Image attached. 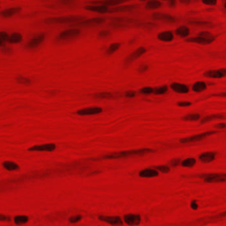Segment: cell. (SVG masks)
<instances>
[{
    "instance_id": "obj_14",
    "label": "cell",
    "mask_w": 226,
    "mask_h": 226,
    "mask_svg": "<svg viewBox=\"0 0 226 226\" xmlns=\"http://www.w3.org/2000/svg\"><path fill=\"white\" fill-rule=\"evenodd\" d=\"M23 40V37H22L21 34L20 33H15L12 34L10 37H8V42L9 43H20L21 40Z\"/></svg>"
},
{
    "instance_id": "obj_18",
    "label": "cell",
    "mask_w": 226,
    "mask_h": 226,
    "mask_svg": "<svg viewBox=\"0 0 226 226\" xmlns=\"http://www.w3.org/2000/svg\"><path fill=\"white\" fill-rule=\"evenodd\" d=\"M44 38H45V35H44V34L43 35L41 34V35H39L38 37H35L34 39L31 40L29 42V46L31 47V48H33V47H34L40 45V44L43 42Z\"/></svg>"
},
{
    "instance_id": "obj_2",
    "label": "cell",
    "mask_w": 226,
    "mask_h": 226,
    "mask_svg": "<svg viewBox=\"0 0 226 226\" xmlns=\"http://www.w3.org/2000/svg\"><path fill=\"white\" fill-rule=\"evenodd\" d=\"M56 149L55 144L49 143L42 145H34L29 148L31 151H52Z\"/></svg>"
},
{
    "instance_id": "obj_26",
    "label": "cell",
    "mask_w": 226,
    "mask_h": 226,
    "mask_svg": "<svg viewBox=\"0 0 226 226\" xmlns=\"http://www.w3.org/2000/svg\"><path fill=\"white\" fill-rule=\"evenodd\" d=\"M200 117V115L197 114H188L186 117H184L185 120H198Z\"/></svg>"
},
{
    "instance_id": "obj_4",
    "label": "cell",
    "mask_w": 226,
    "mask_h": 226,
    "mask_svg": "<svg viewBox=\"0 0 226 226\" xmlns=\"http://www.w3.org/2000/svg\"><path fill=\"white\" fill-rule=\"evenodd\" d=\"M124 221L129 225L133 226L139 224L141 217L138 214H127L124 216Z\"/></svg>"
},
{
    "instance_id": "obj_24",
    "label": "cell",
    "mask_w": 226,
    "mask_h": 226,
    "mask_svg": "<svg viewBox=\"0 0 226 226\" xmlns=\"http://www.w3.org/2000/svg\"><path fill=\"white\" fill-rule=\"evenodd\" d=\"M9 35L5 32H0V46H3L5 44V41L8 39Z\"/></svg>"
},
{
    "instance_id": "obj_16",
    "label": "cell",
    "mask_w": 226,
    "mask_h": 226,
    "mask_svg": "<svg viewBox=\"0 0 226 226\" xmlns=\"http://www.w3.org/2000/svg\"><path fill=\"white\" fill-rule=\"evenodd\" d=\"M29 222V217L26 216H17L14 218V222L18 225H24Z\"/></svg>"
},
{
    "instance_id": "obj_29",
    "label": "cell",
    "mask_w": 226,
    "mask_h": 226,
    "mask_svg": "<svg viewBox=\"0 0 226 226\" xmlns=\"http://www.w3.org/2000/svg\"><path fill=\"white\" fill-rule=\"evenodd\" d=\"M216 117H222V116L220 115H210V116H207L205 118H204L202 120V123H204V122H208L210 120H212L213 118H216Z\"/></svg>"
},
{
    "instance_id": "obj_9",
    "label": "cell",
    "mask_w": 226,
    "mask_h": 226,
    "mask_svg": "<svg viewBox=\"0 0 226 226\" xmlns=\"http://www.w3.org/2000/svg\"><path fill=\"white\" fill-rule=\"evenodd\" d=\"M157 38L162 41H171L174 39V36L170 31H165L159 33L157 35Z\"/></svg>"
},
{
    "instance_id": "obj_32",
    "label": "cell",
    "mask_w": 226,
    "mask_h": 226,
    "mask_svg": "<svg viewBox=\"0 0 226 226\" xmlns=\"http://www.w3.org/2000/svg\"><path fill=\"white\" fill-rule=\"evenodd\" d=\"M112 94L111 93L109 92H102V93H99L98 94V98H109V97H112Z\"/></svg>"
},
{
    "instance_id": "obj_39",
    "label": "cell",
    "mask_w": 226,
    "mask_h": 226,
    "mask_svg": "<svg viewBox=\"0 0 226 226\" xmlns=\"http://www.w3.org/2000/svg\"><path fill=\"white\" fill-rule=\"evenodd\" d=\"M191 207H192V208H193L194 210H197L198 208V204L196 203V201H193L192 202V204H191Z\"/></svg>"
},
{
    "instance_id": "obj_7",
    "label": "cell",
    "mask_w": 226,
    "mask_h": 226,
    "mask_svg": "<svg viewBox=\"0 0 226 226\" xmlns=\"http://www.w3.org/2000/svg\"><path fill=\"white\" fill-rule=\"evenodd\" d=\"M226 73L225 70H210L206 72V75L208 77L219 78L224 77Z\"/></svg>"
},
{
    "instance_id": "obj_6",
    "label": "cell",
    "mask_w": 226,
    "mask_h": 226,
    "mask_svg": "<svg viewBox=\"0 0 226 226\" xmlns=\"http://www.w3.org/2000/svg\"><path fill=\"white\" fill-rule=\"evenodd\" d=\"M171 88L174 91V92L177 93L185 94L189 92V88H188L186 85H185V84L173 83L171 84Z\"/></svg>"
},
{
    "instance_id": "obj_33",
    "label": "cell",
    "mask_w": 226,
    "mask_h": 226,
    "mask_svg": "<svg viewBox=\"0 0 226 226\" xmlns=\"http://www.w3.org/2000/svg\"><path fill=\"white\" fill-rule=\"evenodd\" d=\"M11 218L9 216H5V215H0V221L1 222H6V221H10Z\"/></svg>"
},
{
    "instance_id": "obj_5",
    "label": "cell",
    "mask_w": 226,
    "mask_h": 226,
    "mask_svg": "<svg viewBox=\"0 0 226 226\" xmlns=\"http://www.w3.org/2000/svg\"><path fill=\"white\" fill-rule=\"evenodd\" d=\"M102 111V109L101 108H98V107H90V108H84L80 109V110H78L77 112V114L80 115H93L101 113Z\"/></svg>"
},
{
    "instance_id": "obj_40",
    "label": "cell",
    "mask_w": 226,
    "mask_h": 226,
    "mask_svg": "<svg viewBox=\"0 0 226 226\" xmlns=\"http://www.w3.org/2000/svg\"><path fill=\"white\" fill-rule=\"evenodd\" d=\"M216 128H224L225 127V124L224 123H218L216 125Z\"/></svg>"
},
{
    "instance_id": "obj_15",
    "label": "cell",
    "mask_w": 226,
    "mask_h": 226,
    "mask_svg": "<svg viewBox=\"0 0 226 226\" xmlns=\"http://www.w3.org/2000/svg\"><path fill=\"white\" fill-rule=\"evenodd\" d=\"M206 84L204 82H197L195 84H194L192 86V90L194 91V92H203L204 90H205L206 89Z\"/></svg>"
},
{
    "instance_id": "obj_12",
    "label": "cell",
    "mask_w": 226,
    "mask_h": 226,
    "mask_svg": "<svg viewBox=\"0 0 226 226\" xmlns=\"http://www.w3.org/2000/svg\"><path fill=\"white\" fill-rule=\"evenodd\" d=\"M80 30H77V29H70V30H67L65 31L64 32H62L61 34V37L62 39H67V38H70L71 37H75L78 34V33H80Z\"/></svg>"
},
{
    "instance_id": "obj_20",
    "label": "cell",
    "mask_w": 226,
    "mask_h": 226,
    "mask_svg": "<svg viewBox=\"0 0 226 226\" xmlns=\"http://www.w3.org/2000/svg\"><path fill=\"white\" fill-rule=\"evenodd\" d=\"M87 9L88 10L97 11L99 12V13H105L108 11V8H107V7H104V6H88Z\"/></svg>"
},
{
    "instance_id": "obj_34",
    "label": "cell",
    "mask_w": 226,
    "mask_h": 226,
    "mask_svg": "<svg viewBox=\"0 0 226 226\" xmlns=\"http://www.w3.org/2000/svg\"><path fill=\"white\" fill-rule=\"evenodd\" d=\"M159 169L160 171L163 172H168L170 171V168H169L168 166H160V167H159Z\"/></svg>"
},
{
    "instance_id": "obj_37",
    "label": "cell",
    "mask_w": 226,
    "mask_h": 226,
    "mask_svg": "<svg viewBox=\"0 0 226 226\" xmlns=\"http://www.w3.org/2000/svg\"><path fill=\"white\" fill-rule=\"evenodd\" d=\"M203 2L208 5H215L217 4V1H214V0H208V1H203Z\"/></svg>"
},
{
    "instance_id": "obj_36",
    "label": "cell",
    "mask_w": 226,
    "mask_h": 226,
    "mask_svg": "<svg viewBox=\"0 0 226 226\" xmlns=\"http://www.w3.org/2000/svg\"><path fill=\"white\" fill-rule=\"evenodd\" d=\"M137 93L135 92H127L125 93V96L128 97V98H133L136 96Z\"/></svg>"
},
{
    "instance_id": "obj_22",
    "label": "cell",
    "mask_w": 226,
    "mask_h": 226,
    "mask_svg": "<svg viewBox=\"0 0 226 226\" xmlns=\"http://www.w3.org/2000/svg\"><path fill=\"white\" fill-rule=\"evenodd\" d=\"M162 4L159 1H150L147 3L146 7L149 9H155L161 7Z\"/></svg>"
},
{
    "instance_id": "obj_35",
    "label": "cell",
    "mask_w": 226,
    "mask_h": 226,
    "mask_svg": "<svg viewBox=\"0 0 226 226\" xmlns=\"http://www.w3.org/2000/svg\"><path fill=\"white\" fill-rule=\"evenodd\" d=\"M177 105L178 106L180 107H183V106H189L191 105L190 102H179L177 103Z\"/></svg>"
},
{
    "instance_id": "obj_10",
    "label": "cell",
    "mask_w": 226,
    "mask_h": 226,
    "mask_svg": "<svg viewBox=\"0 0 226 226\" xmlns=\"http://www.w3.org/2000/svg\"><path fill=\"white\" fill-rule=\"evenodd\" d=\"M153 16L155 19L165 20L167 22H170V23H173V22H174V17H172L171 15H169L167 14L155 13L153 15Z\"/></svg>"
},
{
    "instance_id": "obj_31",
    "label": "cell",
    "mask_w": 226,
    "mask_h": 226,
    "mask_svg": "<svg viewBox=\"0 0 226 226\" xmlns=\"http://www.w3.org/2000/svg\"><path fill=\"white\" fill-rule=\"evenodd\" d=\"M82 218V216L80 215H78L76 216H74V217H71L70 219H69V221H70L72 224H74V223H76L78 222H79Z\"/></svg>"
},
{
    "instance_id": "obj_11",
    "label": "cell",
    "mask_w": 226,
    "mask_h": 226,
    "mask_svg": "<svg viewBox=\"0 0 226 226\" xmlns=\"http://www.w3.org/2000/svg\"><path fill=\"white\" fill-rule=\"evenodd\" d=\"M206 180L208 182H222L225 180V174H211L207 176Z\"/></svg>"
},
{
    "instance_id": "obj_19",
    "label": "cell",
    "mask_w": 226,
    "mask_h": 226,
    "mask_svg": "<svg viewBox=\"0 0 226 226\" xmlns=\"http://www.w3.org/2000/svg\"><path fill=\"white\" fill-rule=\"evenodd\" d=\"M176 33L177 34H179L180 36L186 37L190 34V29L186 27L182 26L181 27L178 28V29L176 30Z\"/></svg>"
},
{
    "instance_id": "obj_13",
    "label": "cell",
    "mask_w": 226,
    "mask_h": 226,
    "mask_svg": "<svg viewBox=\"0 0 226 226\" xmlns=\"http://www.w3.org/2000/svg\"><path fill=\"white\" fill-rule=\"evenodd\" d=\"M199 159L203 162H210L215 159V154L213 153H205L199 156Z\"/></svg>"
},
{
    "instance_id": "obj_30",
    "label": "cell",
    "mask_w": 226,
    "mask_h": 226,
    "mask_svg": "<svg viewBox=\"0 0 226 226\" xmlns=\"http://www.w3.org/2000/svg\"><path fill=\"white\" fill-rule=\"evenodd\" d=\"M145 52H146V49H144L143 47H140L139 49L137 50V51L133 53V55L136 56H139L141 55H143Z\"/></svg>"
},
{
    "instance_id": "obj_28",
    "label": "cell",
    "mask_w": 226,
    "mask_h": 226,
    "mask_svg": "<svg viewBox=\"0 0 226 226\" xmlns=\"http://www.w3.org/2000/svg\"><path fill=\"white\" fill-rule=\"evenodd\" d=\"M141 93H143L144 94H149L154 92V89L151 87H145L139 90Z\"/></svg>"
},
{
    "instance_id": "obj_23",
    "label": "cell",
    "mask_w": 226,
    "mask_h": 226,
    "mask_svg": "<svg viewBox=\"0 0 226 226\" xmlns=\"http://www.w3.org/2000/svg\"><path fill=\"white\" fill-rule=\"evenodd\" d=\"M195 164H196V159L193 158L185 159L184 161L182 162V165L184 166H186V167H191V166H194Z\"/></svg>"
},
{
    "instance_id": "obj_38",
    "label": "cell",
    "mask_w": 226,
    "mask_h": 226,
    "mask_svg": "<svg viewBox=\"0 0 226 226\" xmlns=\"http://www.w3.org/2000/svg\"><path fill=\"white\" fill-rule=\"evenodd\" d=\"M179 162H180V159H174V160H172V161H171V164L172 165L177 166V165H178V164H179Z\"/></svg>"
},
{
    "instance_id": "obj_21",
    "label": "cell",
    "mask_w": 226,
    "mask_h": 226,
    "mask_svg": "<svg viewBox=\"0 0 226 226\" xmlns=\"http://www.w3.org/2000/svg\"><path fill=\"white\" fill-rule=\"evenodd\" d=\"M19 11H20L19 8L9 9H7V10H5L4 11V13H3V15H4L5 17H11V16H12V15L17 13Z\"/></svg>"
},
{
    "instance_id": "obj_27",
    "label": "cell",
    "mask_w": 226,
    "mask_h": 226,
    "mask_svg": "<svg viewBox=\"0 0 226 226\" xmlns=\"http://www.w3.org/2000/svg\"><path fill=\"white\" fill-rule=\"evenodd\" d=\"M168 88L166 86H162V87H159L158 88L154 89V92L155 94H165L166 91H167Z\"/></svg>"
},
{
    "instance_id": "obj_8",
    "label": "cell",
    "mask_w": 226,
    "mask_h": 226,
    "mask_svg": "<svg viewBox=\"0 0 226 226\" xmlns=\"http://www.w3.org/2000/svg\"><path fill=\"white\" fill-rule=\"evenodd\" d=\"M157 175H159V172L155 169L147 168L139 172V176L141 177H154Z\"/></svg>"
},
{
    "instance_id": "obj_1",
    "label": "cell",
    "mask_w": 226,
    "mask_h": 226,
    "mask_svg": "<svg viewBox=\"0 0 226 226\" xmlns=\"http://www.w3.org/2000/svg\"><path fill=\"white\" fill-rule=\"evenodd\" d=\"M216 38V37L215 35H212V34H210L209 33H203L198 37H194V38L190 39H187L186 41L196 42L198 44H203V45H205V44L211 43L215 40Z\"/></svg>"
},
{
    "instance_id": "obj_3",
    "label": "cell",
    "mask_w": 226,
    "mask_h": 226,
    "mask_svg": "<svg viewBox=\"0 0 226 226\" xmlns=\"http://www.w3.org/2000/svg\"><path fill=\"white\" fill-rule=\"evenodd\" d=\"M100 219L101 221L108 222L112 225H121L122 221L120 217L119 216H100Z\"/></svg>"
},
{
    "instance_id": "obj_25",
    "label": "cell",
    "mask_w": 226,
    "mask_h": 226,
    "mask_svg": "<svg viewBox=\"0 0 226 226\" xmlns=\"http://www.w3.org/2000/svg\"><path fill=\"white\" fill-rule=\"evenodd\" d=\"M120 44L119 43H114L112 44V45L109 46V48L108 49V54H112L113 52H115V51L120 48Z\"/></svg>"
},
{
    "instance_id": "obj_17",
    "label": "cell",
    "mask_w": 226,
    "mask_h": 226,
    "mask_svg": "<svg viewBox=\"0 0 226 226\" xmlns=\"http://www.w3.org/2000/svg\"><path fill=\"white\" fill-rule=\"evenodd\" d=\"M3 166L6 170L9 171H15L19 168V166L16 163H15L13 161H5L3 164Z\"/></svg>"
}]
</instances>
